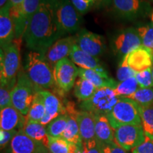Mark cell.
<instances>
[{"label": "cell", "mask_w": 153, "mask_h": 153, "mask_svg": "<svg viewBox=\"0 0 153 153\" xmlns=\"http://www.w3.org/2000/svg\"><path fill=\"white\" fill-rule=\"evenodd\" d=\"M124 57L128 66L135 72H142L152 68V53L143 45L131 51Z\"/></svg>", "instance_id": "9a60e30c"}, {"label": "cell", "mask_w": 153, "mask_h": 153, "mask_svg": "<svg viewBox=\"0 0 153 153\" xmlns=\"http://www.w3.org/2000/svg\"><path fill=\"white\" fill-rule=\"evenodd\" d=\"M6 153H48L41 143L36 142L21 129L9 143Z\"/></svg>", "instance_id": "7c38bea8"}, {"label": "cell", "mask_w": 153, "mask_h": 153, "mask_svg": "<svg viewBox=\"0 0 153 153\" xmlns=\"http://www.w3.org/2000/svg\"><path fill=\"white\" fill-rule=\"evenodd\" d=\"M24 0H9V10L16 11L20 9Z\"/></svg>", "instance_id": "b9f144b4"}, {"label": "cell", "mask_w": 153, "mask_h": 153, "mask_svg": "<svg viewBox=\"0 0 153 153\" xmlns=\"http://www.w3.org/2000/svg\"><path fill=\"white\" fill-rule=\"evenodd\" d=\"M9 0H0V9H3L6 7H9Z\"/></svg>", "instance_id": "ee69618b"}, {"label": "cell", "mask_w": 153, "mask_h": 153, "mask_svg": "<svg viewBox=\"0 0 153 153\" xmlns=\"http://www.w3.org/2000/svg\"><path fill=\"white\" fill-rule=\"evenodd\" d=\"M45 102V116L41 121L42 125L46 126L53 120L60 115L66 114V108L62 106V103L55 94L46 90H42Z\"/></svg>", "instance_id": "ac0fdd59"}, {"label": "cell", "mask_w": 153, "mask_h": 153, "mask_svg": "<svg viewBox=\"0 0 153 153\" xmlns=\"http://www.w3.org/2000/svg\"><path fill=\"white\" fill-rule=\"evenodd\" d=\"M45 102L42 90L36 93L33 101L26 117V121L41 122L45 116Z\"/></svg>", "instance_id": "484cf974"}, {"label": "cell", "mask_w": 153, "mask_h": 153, "mask_svg": "<svg viewBox=\"0 0 153 153\" xmlns=\"http://www.w3.org/2000/svg\"><path fill=\"white\" fill-rule=\"evenodd\" d=\"M11 89L7 87H0V108L3 109L6 107L13 106L11 102Z\"/></svg>", "instance_id": "74e56055"}, {"label": "cell", "mask_w": 153, "mask_h": 153, "mask_svg": "<svg viewBox=\"0 0 153 153\" xmlns=\"http://www.w3.org/2000/svg\"><path fill=\"white\" fill-rule=\"evenodd\" d=\"M140 114L145 135L153 140V103L146 106H140Z\"/></svg>", "instance_id": "83f0119b"}, {"label": "cell", "mask_w": 153, "mask_h": 153, "mask_svg": "<svg viewBox=\"0 0 153 153\" xmlns=\"http://www.w3.org/2000/svg\"><path fill=\"white\" fill-rule=\"evenodd\" d=\"M24 133L36 142L41 143L48 150L50 136L47 133L46 127L40 122L26 121L24 128Z\"/></svg>", "instance_id": "d4e9b609"}, {"label": "cell", "mask_w": 153, "mask_h": 153, "mask_svg": "<svg viewBox=\"0 0 153 153\" xmlns=\"http://www.w3.org/2000/svg\"><path fill=\"white\" fill-rule=\"evenodd\" d=\"M140 45L142 42L137 30L133 28L122 30L114 41V51L123 57Z\"/></svg>", "instance_id": "4fadbf2b"}, {"label": "cell", "mask_w": 153, "mask_h": 153, "mask_svg": "<svg viewBox=\"0 0 153 153\" xmlns=\"http://www.w3.org/2000/svg\"><path fill=\"white\" fill-rule=\"evenodd\" d=\"M77 146L61 137H50L48 151L50 153H75Z\"/></svg>", "instance_id": "f1b7e54d"}, {"label": "cell", "mask_w": 153, "mask_h": 153, "mask_svg": "<svg viewBox=\"0 0 153 153\" xmlns=\"http://www.w3.org/2000/svg\"><path fill=\"white\" fill-rule=\"evenodd\" d=\"M41 1L42 0H24L20 9L9 11V14L14 26L15 41H20L24 38L28 23Z\"/></svg>", "instance_id": "9c48e42d"}, {"label": "cell", "mask_w": 153, "mask_h": 153, "mask_svg": "<svg viewBox=\"0 0 153 153\" xmlns=\"http://www.w3.org/2000/svg\"><path fill=\"white\" fill-rule=\"evenodd\" d=\"M131 153H153V140L145 136L144 142L132 150Z\"/></svg>", "instance_id": "ab89813d"}, {"label": "cell", "mask_w": 153, "mask_h": 153, "mask_svg": "<svg viewBox=\"0 0 153 153\" xmlns=\"http://www.w3.org/2000/svg\"><path fill=\"white\" fill-rule=\"evenodd\" d=\"M152 81H153V65H152Z\"/></svg>", "instance_id": "bcb514c9"}, {"label": "cell", "mask_w": 153, "mask_h": 153, "mask_svg": "<svg viewBox=\"0 0 153 153\" xmlns=\"http://www.w3.org/2000/svg\"><path fill=\"white\" fill-rule=\"evenodd\" d=\"M48 153H49V152H48Z\"/></svg>", "instance_id": "681fc988"}, {"label": "cell", "mask_w": 153, "mask_h": 153, "mask_svg": "<svg viewBox=\"0 0 153 153\" xmlns=\"http://www.w3.org/2000/svg\"><path fill=\"white\" fill-rule=\"evenodd\" d=\"M138 83L135 77H131L120 82L114 88V92L118 97H128L138 89Z\"/></svg>", "instance_id": "4dcf8cb0"}, {"label": "cell", "mask_w": 153, "mask_h": 153, "mask_svg": "<svg viewBox=\"0 0 153 153\" xmlns=\"http://www.w3.org/2000/svg\"><path fill=\"white\" fill-rule=\"evenodd\" d=\"M135 77L140 88H152L153 87L152 68L144 71L136 72Z\"/></svg>", "instance_id": "e575fe53"}, {"label": "cell", "mask_w": 153, "mask_h": 153, "mask_svg": "<svg viewBox=\"0 0 153 153\" xmlns=\"http://www.w3.org/2000/svg\"><path fill=\"white\" fill-rule=\"evenodd\" d=\"M79 14H85L94 5V0H70Z\"/></svg>", "instance_id": "8d00e7d4"}, {"label": "cell", "mask_w": 153, "mask_h": 153, "mask_svg": "<svg viewBox=\"0 0 153 153\" xmlns=\"http://www.w3.org/2000/svg\"><path fill=\"white\" fill-rule=\"evenodd\" d=\"M26 74L38 90L49 89L55 83L53 68L45 55L30 51L26 57Z\"/></svg>", "instance_id": "7a4b0ae2"}, {"label": "cell", "mask_w": 153, "mask_h": 153, "mask_svg": "<svg viewBox=\"0 0 153 153\" xmlns=\"http://www.w3.org/2000/svg\"><path fill=\"white\" fill-rule=\"evenodd\" d=\"M79 133L82 143H85L96 140V116L90 112L80 111L76 114Z\"/></svg>", "instance_id": "7402d4cb"}, {"label": "cell", "mask_w": 153, "mask_h": 153, "mask_svg": "<svg viewBox=\"0 0 153 153\" xmlns=\"http://www.w3.org/2000/svg\"><path fill=\"white\" fill-rule=\"evenodd\" d=\"M97 88L91 82L79 77L74 85V94L79 101H85L92 97Z\"/></svg>", "instance_id": "4316f807"}, {"label": "cell", "mask_w": 153, "mask_h": 153, "mask_svg": "<svg viewBox=\"0 0 153 153\" xmlns=\"http://www.w3.org/2000/svg\"><path fill=\"white\" fill-rule=\"evenodd\" d=\"M49 153H50V152H49Z\"/></svg>", "instance_id": "c3c4849f"}, {"label": "cell", "mask_w": 153, "mask_h": 153, "mask_svg": "<svg viewBox=\"0 0 153 153\" xmlns=\"http://www.w3.org/2000/svg\"><path fill=\"white\" fill-rule=\"evenodd\" d=\"M20 42L14 41L4 49H1L0 82L1 87L12 90L17 81L20 68Z\"/></svg>", "instance_id": "3957f363"}, {"label": "cell", "mask_w": 153, "mask_h": 153, "mask_svg": "<svg viewBox=\"0 0 153 153\" xmlns=\"http://www.w3.org/2000/svg\"><path fill=\"white\" fill-rule=\"evenodd\" d=\"M26 117L14 106H8L1 110L0 127L4 131H19L24 128Z\"/></svg>", "instance_id": "e0dca14e"}, {"label": "cell", "mask_w": 153, "mask_h": 153, "mask_svg": "<svg viewBox=\"0 0 153 153\" xmlns=\"http://www.w3.org/2000/svg\"><path fill=\"white\" fill-rule=\"evenodd\" d=\"M94 5L98 7H106V6L108 5L110 3L112 2V0H94Z\"/></svg>", "instance_id": "7bdbcfd3"}, {"label": "cell", "mask_w": 153, "mask_h": 153, "mask_svg": "<svg viewBox=\"0 0 153 153\" xmlns=\"http://www.w3.org/2000/svg\"><path fill=\"white\" fill-rule=\"evenodd\" d=\"M83 145L85 149L86 153H101L97 140L88 143H83Z\"/></svg>", "instance_id": "60d3db41"}, {"label": "cell", "mask_w": 153, "mask_h": 153, "mask_svg": "<svg viewBox=\"0 0 153 153\" xmlns=\"http://www.w3.org/2000/svg\"><path fill=\"white\" fill-rule=\"evenodd\" d=\"M79 68L68 57L57 62L53 68L55 84L60 89L68 92L75 85Z\"/></svg>", "instance_id": "30bf717a"}, {"label": "cell", "mask_w": 153, "mask_h": 153, "mask_svg": "<svg viewBox=\"0 0 153 153\" xmlns=\"http://www.w3.org/2000/svg\"><path fill=\"white\" fill-rule=\"evenodd\" d=\"M151 20H152V24H153V11L152 13V15H151Z\"/></svg>", "instance_id": "f6af8a7d"}, {"label": "cell", "mask_w": 153, "mask_h": 153, "mask_svg": "<svg viewBox=\"0 0 153 153\" xmlns=\"http://www.w3.org/2000/svg\"><path fill=\"white\" fill-rule=\"evenodd\" d=\"M15 39L14 23L9 14V7L0 9V45L4 49Z\"/></svg>", "instance_id": "44dd1931"}, {"label": "cell", "mask_w": 153, "mask_h": 153, "mask_svg": "<svg viewBox=\"0 0 153 153\" xmlns=\"http://www.w3.org/2000/svg\"><path fill=\"white\" fill-rule=\"evenodd\" d=\"M111 3L116 14L128 19L142 16L150 8L144 0H112Z\"/></svg>", "instance_id": "5bb4252c"}, {"label": "cell", "mask_w": 153, "mask_h": 153, "mask_svg": "<svg viewBox=\"0 0 153 153\" xmlns=\"http://www.w3.org/2000/svg\"><path fill=\"white\" fill-rule=\"evenodd\" d=\"M137 33L143 46L150 50L153 54V24H147L137 28Z\"/></svg>", "instance_id": "d6a6232c"}, {"label": "cell", "mask_w": 153, "mask_h": 153, "mask_svg": "<svg viewBox=\"0 0 153 153\" xmlns=\"http://www.w3.org/2000/svg\"><path fill=\"white\" fill-rule=\"evenodd\" d=\"M132 99L140 106H146L153 103V88H140L129 97H126Z\"/></svg>", "instance_id": "1f68e13d"}, {"label": "cell", "mask_w": 153, "mask_h": 153, "mask_svg": "<svg viewBox=\"0 0 153 153\" xmlns=\"http://www.w3.org/2000/svg\"><path fill=\"white\" fill-rule=\"evenodd\" d=\"M115 142L126 151L133 150L145 141L142 124L125 125L114 130Z\"/></svg>", "instance_id": "ba28073f"}, {"label": "cell", "mask_w": 153, "mask_h": 153, "mask_svg": "<svg viewBox=\"0 0 153 153\" xmlns=\"http://www.w3.org/2000/svg\"><path fill=\"white\" fill-rule=\"evenodd\" d=\"M38 90L26 73L19 74L14 87L11 91L13 106L21 114L26 116Z\"/></svg>", "instance_id": "5b68a950"}, {"label": "cell", "mask_w": 153, "mask_h": 153, "mask_svg": "<svg viewBox=\"0 0 153 153\" xmlns=\"http://www.w3.org/2000/svg\"><path fill=\"white\" fill-rule=\"evenodd\" d=\"M76 44V38L72 36L61 38L58 39L47 51L45 57L51 65L54 67L55 64L62 59L70 56L74 45Z\"/></svg>", "instance_id": "2e32d148"}, {"label": "cell", "mask_w": 153, "mask_h": 153, "mask_svg": "<svg viewBox=\"0 0 153 153\" xmlns=\"http://www.w3.org/2000/svg\"><path fill=\"white\" fill-rule=\"evenodd\" d=\"M65 108L67 114H68V123L62 135V137L69 143H71L76 146H82L83 145V143L80 136L79 125L76 119L77 111L75 110L72 103H69Z\"/></svg>", "instance_id": "ffe728a7"}, {"label": "cell", "mask_w": 153, "mask_h": 153, "mask_svg": "<svg viewBox=\"0 0 153 153\" xmlns=\"http://www.w3.org/2000/svg\"><path fill=\"white\" fill-rule=\"evenodd\" d=\"M18 131L14 130V131H4L0 130V147L1 150L4 149L7 145H9L11 141L12 140Z\"/></svg>", "instance_id": "f35d334b"}, {"label": "cell", "mask_w": 153, "mask_h": 153, "mask_svg": "<svg viewBox=\"0 0 153 153\" xmlns=\"http://www.w3.org/2000/svg\"><path fill=\"white\" fill-rule=\"evenodd\" d=\"M135 72L133 69H131L126 62V58L123 57V60L120 62L119 67H118L117 72H116V76L117 79L120 82L125 81V80L129 79V78L134 77L135 76Z\"/></svg>", "instance_id": "836d02e7"}, {"label": "cell", "mask_w": 153, "mask_h": 153, "mask_svg": "<svg viewBox=\"0 0 153 153\" xmlns=\"http://www.w3.org/2000/svg\"><path fill=\"white\" fill-rule=\"evenodd\" d=\"M57 0H42L25 30L24 39L31 51L45 55L48 49L65 35L57 21Z\"/></svg>", "instance_id": "6da1fadb"}, {"label": "cell", "mask_w": 153, "mask_h": 153, "mask_svg": "<svg viewBox=\"0 0 153 153\" xmlns=\"http://www.w3.org/2000/svg\"><path fill=\"white\" fill-rule=\"evenodd\" d=\"M151 1H153V0H151Z\"/></svg>", "instance_id": "7dc6e473"}, {"label": "cell", "mask_w": 153, "mask_h": 153, "mask_svg": "<svg viewBox=\"0 0 153 153\" xmlns=\"http://www.w3.org/2000/svg\"><path fill=\"white\" fill-rule=\"evenodd\" d=\"M55 13L57 23L64 34L73 33L79 28L81 17L70 0H57Z\"/></svg>", "instance_id": "52a82bcc"}, {"label": "cell", "mask_w": 153, "mask_h": 153, "mask_svg": "<svg viewBox=\"0 0 153 153\" xmlns=\"http://www.w3.org/2000/svg\"><path fill=\"white\" fill-rule=\"evenodd\" d=\"M101 153H128L116 142L97 143Z\"/></svg>", "instance_id": "d590c367"}, {"label": "cell", "mask_w": 153, "mask_h": 153, "mask_svg": "<svg viewBox=\"0 0 153 153\" xmlns=\"http://www.w3.org/2000/svg\"><path fill=\"white\" fill-rule=\"evenodd\" d=\"M76 45L85 52L98 57L106 51L104 38L99 34L83 29L76 38Z\"/></svg>", "instance_id": "8fae6325"}, {"label": "cell", "mask_w": 153, "mask_h": 153, "mask_svg": "<svg viewBox=\"0 0 153 153\" xmlns=\"http://www.w3.org/2000/svg\"><path fill=\"white\" fill-rule=\"evenodd\" d=\"M106 116L114 130L122 126L141 124L138 104L126 97H119L114 108Z\"/></svg>", "instance_id": "277c9868"}, {"label": "cell", "mask_w": 153, "mask_h": 153, "mask_svg": "<svg viewBox=\"0 0 153 153\" xmlns=\"http://www.w3.org/2000/svg\"><path fill=\"white\" fill-rule=\"evenodd\" d=\"M95 135L97 143L115 142L114 129L106 116H96Z\"/></svg>", "instance_id": "cb8c5ba5"}, {"label": "cell", "mask_w": 153, "mask_h": 153, "mask_svg": "<svg viewBox=\"0 0 153 153\" xmlns=\"http://www.w3.org/2000/svg\"><path fill=\"white\" fill-rule=\"evenodd\" d=\"M70 58L79 68L85 70H94L99 72H106L101 65L97 57L93 56L89 53L85 52L79 48L77 45H74Z\"/></svg>", "instance_id": "d6986e66"}, {"label": "cell", "mask_w": 153, "mask_h": 153, "mask_svg": "<svg viewBox=\"0 0 153 153\" xmlns=\"http://www.w3.org/2000/svg\"><path fill=\"white\" fill-rule=\"evenodd\" d=\"M78 76L79 77L84 78L91 82L97 89L106 87L114 89L117 85L116 81L108 75L107 72H99L94 70L79 68Z\"/></svg>", "instance_id": "603a6c76"}, {"label": "cell", "mask_w": 153, "mask_h": 153, "mask_svg": "<svg viewBox=\"0 0 153 153\" xmlns=\"http://www.w3.org/2000/svg\"><path fill=\"white\" fill-rule=\"evenodd\" d=\"M68 123V114H65L55 118L46 126V131L50 137H61Z\"/></svg>", "instance_id": "f546056e"}, {"label": "cell", "mask_w": 153, "mask_h": 153, "mask_svg": "<svg viewBox=\"0 0 153 153\" xmlns=\"http://www.w3.org/2000/svg\"><path fill=\"white\" fill-rule=\"evenodd\" d=\"M119 97L116 95L111 87H101L97 89L92 97L82 101L80 104L82 111L90 112L95 116H107L111 111L118 102Z\"/></svg>", "instance_id": "8992f818"}]
</instances>
